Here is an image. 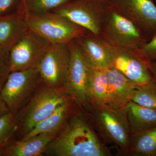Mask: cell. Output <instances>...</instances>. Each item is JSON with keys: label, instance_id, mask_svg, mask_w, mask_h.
<instances>
[{"label": "cell", "instance_id": "cell-13", "mask_svg": "<svg viewBox=\"0 0 156 156\" xmlns=\"http://www.w3.org/2000/svg\"><path fill=\"white\" fill-rule=\"evenodd\" d=\"M76 40L89 69H107L110 67V45L101 37L88 32Z\"/></svg>", "mask_w": 156, "mask_h": 156}, {"label": "cell", "instance_id": "cell-20", "mask_svg": "<svg viewBox=\"0 0 156 156\" xmlns=\"http://www.w3.org/2000/svg\"><path fill=\"white\" fill-rule=\"evenodd\" d=\"M128 155L156 156V127L131 135Z\"/></svg>", "mask_w": 156, "mask_h": 156}, {"label": "cell", "instance_id": "cell-24", "mask_svg": "<svg viewBox=\"0 0 156 156\" xmlns=\"http://www.w3.org/2000/svg\"><path fill=\"white\" fill-rule=\"evenodd\" d=\"M10 72L9 52H0V92Z\"/></svg>", "mask_w": 156, "mask_h": 156}, {"label": "cell", "instance_id": "cell-11", "mask_svg": "<svg viewBox=\"0 0 156 156\" xmlns=\"http://www.w3.org/2000/svg\"><path fill=\"white\" fill-rule=\"evenodd\" d=\"M70 58L68 44H50L37 67L42 83L50 88H63Z\"/></svg>", "mask_w": 156, "mask_h": 156}, {"label": "cell", "instance_id": "cell-16", "mask_svg": "<svg viewBox=\"0 0 156 156\" xmlns=\"http://www.w3.org/2000/svg\"><path fill=\"white\" fill-rule=\"evenodd\" d=\"M57 134L43 133L28 139H14L0 153V156H41Z\"/></svg>", "mask_w": 156, "mask_h": 156}, {"label": "cell", "instance_id": "cell-4", "mask_svg": "<svg viewBox=\"0 0 156 156\" xmlns=\"http://www.w3.org/2000/svg\"><path fill=\"white\" fill-rule=\"evenodd\" d=\"M29 28L50 44H68L88 31L53 12L43 14L24 13Z\"/></svg>", "mask_w": 156, "mask_h": 156}, {"label": "cell", "instance_id": "cell-10", "mask_svg": "<svg viewBox=\"0 0 156 156\" xmlns=\"http://www.w3.org/2000/svg\"><path fill=\"white\" fill-rule=\"evenodd\" d=\"M68 45L70 50V62L63 88L78 106L86 112L89 107L87 93L89 68L76 40H73Z\"/></svg>", "mask_w": 156, "mask_h": 156}, {"label": "cell", "instance_id": "cell-27", "mask_svg": "<svg viewBox=\"0 0 156 156\" xmlns=\"http://www.w3.org/2000/svg\"><path fill=\"white\" fill-rule=\"evenodd\" d=\"M10 112L5 104L0 98V117Z\"/></svg>", "mask_w": 156, "mask_h": 156}, {"label": "cell", "instance_id": "cell-5", "mask_svg": "<svg viewBox=\"0 0 156 156\" xmlns=\"http://www.w3.org/2000/svg\"><path fill=\"white\" fill-rule=\"evenodd\" d=\"M100 36L111 46L127 49H138L148 41L135 24L108 2Z\"/></svg>", "mask_w": 156, "mask_h": 156}, {"label": "cell", "instance_id": "cell-23", "mask_svg": "<svg viewBox=\"0 0 156 156\" xmlns=\"http://www.w3.org/2000/svg\"><path fill=\"white\" fill-rule=\"evenodd\" d=\"M132 101L147 108L156 110V82L139 87Z\"/></svg>", "mask_w": 156, "mask_h": 156}, {"label": "cell", "instance_id": "cell-14", "mask_svg": "<svg viewBox=\"0 0 156 156\" xmlns=\"http://www.w3.org/2000/svg\"><path fill=\"white\" fill-rule=\"evenodd\" d=\"M108 76L107 105L113 109L124 108L132 101L138 86L117 70L107 69Z\"/></svg>", "mask_w": 156, "mask_h": 156}, {"label": "cell", "instance_id": "cell-18", "mask_svg": "<svg viewBox=\"0 0 156 156\" xmlns=\"http://www.w3.org/2000/svg\"><path fill=\"white\" fill-rule=\"evenodd\" d=\"M124 109L131 135L156 127V110L141 106L133 101Z\"/></svg>", "mask_w": 156, "mask_h": 156}, {"label": "cell", "instance_id": "cell-25", "mask_svg": "<svg viewBox=\"0 0 156 156\" xmlns=\"http://www.w3.org/2000/svg\"><path fill=\"white\" fill-rule=\"evenodd\" d=\"M138 51L151 62L156 60V34L138 48Z\"/></svg>", "mask_w": 156, "mask_h": 156}, {"label": "cell", "instance_id": "cell-2", "mask_svg": "<svg viewBox=\"0 0 156 156\" xmlns=\"http://www.w3.org/2000/svg\"><path fill=\"white\" fill-rule=\"evenodd\" d=\"M71 99L64 88H50L42 83L28 103L16 114L14 139L28 134L58 106Z\"/></svg>", "mask_w": 156, "mask_h": 156}, {"label": "cell", "instance_id": "cell-26", "mask_svg": "<svg viewBox=\"0 0 156 156\" xmlns=\"http://www.w3.org/2000/svg\"><path fill=\"white\" fill-rule=\"evenodd\" d=\"M22 0H0V17L17 11Z\"/></svg>", "mask_w": 156, "mask_h": 156}, {"label": "cell", "instance_id": "cell-3", "mask_svg": "<svg viewBox=\"0 0 156 156\" xmlns=\"http://www.w3.org/2000/svg\"><path fill=\"white\" fill-rule=\"evenodd\" d=\"M85 113L105 144L113 147L121 154L128 155L131 134L124 108L115 110L108 105H90Z\"/></svg>", "mask_w": 156, "mask_h": 156}, {"label": "cell", "instance_id": "cell-17", "mask_svg": "<svg viewBox=\"0 0 156 156\" xmlns=\"http://www.w3.org/2000/svg\"><path fill=\"white\" fill-rule=\"evenodd\" d=\"M77 106L73 99L62 104L52 114L39 122L29 133L18 139H28L43 133L58 135Z\"/></svg>", "mask_w": 156, "mask_h": 156}, {"label": "cell", "instance_id": "cell-9", "mask_svg": "<svg viewBox=\"0 0 156 156\" xmlns=\"http://www.w3.org/2000/svg\"><path fill=\"white\" fill-rule=\"evenodd\" d=\"M50 44L48 40L29 30L9 51L11 72L37 68Z\"/></svg>", "mask_w": 156, "mask_h": 156}, {"label": "cell", "instance_id": "cell-8", "mask_svg": "<svg viewBox=\"0 0 156 156\" xmlns=\"http://www.w3.org/2000/svg\"><path fill=\"white\" fill-rule=\"evenodd\" d=\"M109 45L110 67L119 71L138 87L145 86L156 81L151 69V61L144 56L138 49Z\"/></svg>", "mask_w": 156, "mask_h": 156}, {"label": "cell", "instance_id": "cell-6", "mask_svg": "<svg viewBox=\"0 0 156 156\" xmlns=\"http://www.w3.org/2000/svg\"><path fill=\"white\" fill-rule=\"evenodd\" d=\"M42 83L37 68L11 71L0 92V98L9 111L16 114L28 103Z\"/></svg>", "mask_w": 156, "mask_h": 156}, {"label": "cell", "instance_id": "cell-19", "mask_svg": "<svg viewBox=\"0 0 156 156\" xmlns=\"http://www.w3.org/2000/svg\"><path fill=\"white\" fill-rule=\"evenodd\" d=\"M87 93L89 106L107 105L108 76L107 69H89Z\"/></svg>", "mask_w": 156, "mask_h": 156}, {"label": "cell", "instance_id": "cell-22", "mask_svg": "<svg viewBox=\"0 0 156 156\" xmlns=\"http://www.w3.org/2000/svg\"><path fill=\"white\" fill-rule=\"evenodd\" d=\"M16 114L9 112L0 117V153L15 138Z\"/></svg>", "mask_w": 156, "mask_h": 156}, {"label": "cell", "instance_id": "cell-7", "mask_svg": "<svg viewBox=\"0 0 156 156\" xmlns=\"http://www.w3.org/2000/svg\"><path fill=\"white\" fill-rule=\"evenodd\" d=\"M108 0H73L52 11L100 36Z\"/></svg>", "mask_w": 156, "mask_h": 156}, {"label": "cell", "instance_id": "cell-1", "mask_svg": "<svg viewBox=\"0 0 156 156\" xmlns=\"http://www.w3.org/2000/svg\"><path fill=\"white\" fill-rule=\"evenodd\" d=\"M44 155L50 156H110L106 144L92 127L87 114L79 107L64 128L48 144Z\"/></svg>", "mask_w": 156, "mask_h": 156}, {"label": "cell", "instance_id": "cell-21", "mask_svg": "<svg viewBox=\"0 0 156 156\" xmlns=\"http://www.w3.org/2000/svg\"><path fill=\"white\" fill-rule=\"evenodd\" d=\"M73 0H22L19 9L24 13L43 14L52 12Z\"/></svg>", "mask_w": 156, "mask_h": 156}, {"label": "cell", "instance_id": "cell-12", "mask_svg": "<svg viewBox=\"0 0 156 156\" xmlns=\"http://www.w3.org/2000/svg\"><path fill=\"white\" fill-rule=\"evenodd\" d=\"M108 1L117 11L135 24L148 41L155 35L156 5L153 0Z\"/></svg>", "mask_w": 156, "mask_h": 156}, {"label": "cell", "instance_id": "cell-29", "mask_svg": "<svg viewBox=\"0 0 156 156\" xmlns=\"http://www.w3.org/2000/svg\"><path fill=\"white\" fill-rule=\"evenodd\" d=\"M153 1H154V2L155 3L156 5V0H153Z\"/></svg>", "mask_w": 156, "mask_h": 156}, {"label": "cell", "instance_id": "cell-28", "mask_svg": "<svg viewBox=\"0 0 156 156\" xmlns=\"http://www.w3.org/2000/svg\"><path fill=\"white\" fill-rule=\"evenodd\" d=\"M151 69L154 78L156 82V60L151 62Z\"/></svg>", "mask_w": 156, "mask_h": 156}, {"label": "cell", "instance_id": "cell-15", "mask_svg": "<svg viewBox=\"0 0 156 156\" xmlns=\"http://www.w3.org/2000/svg\"><path fill=\"white\" fill-rule=\"evenodd\" d=\"M29 30L24 12L19 9L0 17V52H9Z\"/></svg>", "mask_w": 156, "mask_h": 156}]
</instances>
